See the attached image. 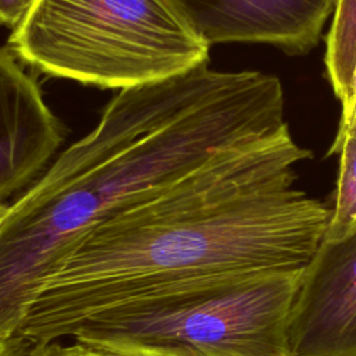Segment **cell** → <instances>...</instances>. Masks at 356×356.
Returning a JSON list of instances; mask_svg holds the SVG:
<instances>
[{"label":"cell","instance_id":"8fae6325","mask_svg":"<svg viewBox=\"0 0 356 356\" xmlns=\"http://www.w3.org/2000/svg\"><path fill=\"white\" fill-rule=\"evenodd\" d=\"M35 0H0V25L14 29L29 11Z\"/></svg>","mask_w":356,"mask_h":356},{"label":"cell","instance_id":"3957f363","mask_svg":"<svg viewBox=\"0 0 356 356\" xmlns=\"http://www.w3.org/2000/svg\"><path fill=\"white\" fill-rule=\"evenodd\" d=\"M8 49L43 74L124 89L207 64L210 46L171 0H35Z\"/></svg>","mask_w":356,"mask_h":356},{"label":"cell","instance_id":"52a82bcc","mask_svg":"<svg viewBox=\"0 0 356 356\" xmlns=\"http://www.w3.org/2000/svg\"><path fill=\"white\" fill-rule=\"evenodd\" d=\"M64 136L38 83L0 47V206L46 170Z\"/></svg>","mask_w":356,"mask_h":356},{"label":"cell","instance_id":"30bf717a","mask_svg":"<svg viewBox=\"0 0 356 356\" xmlns=\"http://www.w3.org/2000/svg\"><path fill=\"white\" fill-rule=\"evenodd\" d=\"M13 356H71V345H64L61 341L32 342L14 338Z\"/></svg>","mask_w":356,"mask_h":356},{"label":"cell","instance_id":"9a60e30c","mask_svg":"<svg viewBox=\"0 0 356 356\" xmlns=\"http://www.w3.org/2000/svg\"><path fill=\"white\" fill-rule=\"evenodd\" d=\"M6 209H7V204H4V206H0V222H1V220H3V217H4V213H6Z\"/></svg>","mask_w":356,"mask_h":356},{"label":"cell","instance_id":"9c48e42d","mask_svg":"<svg viewBox=\"0 0 356 356\" xmlns=\"http://www.w3.org/2000/svg\"><path fill=\"white\" fill-rule=\"evenodd\" d=\"M339 156V170L334 204L323 241L337 242L356 229V140L343 138L332 140L327 156Z\"/></svg>","mask_w":356,"mask_h":356},{"label":"cell","instance_id":"8992f818","mask_svg":"<svg viewBox=\"0 0 356 356\" xmlns=\"http://www.w3.org/2000/svg\"><path fill=\"white\" fill-rule=\"evenodd\" d=\"M209 44L246 42L307 54L321 40L337 0H171Z\"/></svg>","mask_w":356,"mask_h":356},{"label":"cell","instance_id":"5b68a950","mask_svg":"<svg viewBox=\"0 0 356 356\" xmlns=\"http://www.w3.org/2000/svg\"><path fill=\"white\" fill-rule=\"evenodd\" d=\"M291 343L296 356H356V229L321 241L305 267Z\"/></svg>","mask_w":356,"mask_h":356},{"label":"cell","instance_id":"7c38bea8","mask_svg":"<svg viewBox=\"0 0 356 356\" xmlns=\"http://www.w3.org/2000/svg\"><path fill=\"white\" fill-rule=\"evenodd\" d=\"M71 356H143L132 352H124V350H114V349H106V348H97L81 342H75L71 345Z\"/></svg>","mask_w":356,"mask_h":356},{"label":"cell","instance_id":"6da1fadb","mask_svg":"<svg viewBox=\"0 0 356 356\" xmlns=\"http://www.w3.org/2000/svg\"><path fill=\"white\" fill-rule=\"evenodd\" d=\"M312 156L285 124L102 221L44 278L15 337L61 341L136 299L303 270L330 218L293 186V167Z\"/></svg>","mask_w":356,"mask_h":356},{"label":"cell","instance_id":"7a4b0ae2","mask_svg":"<svg viewBox=\"0 0 356 356\" xmlns=\"http://www.w3.org/2000/svg\"><path fill=\"white\" fill-rule=\"evenodd\" d=\"M277 76L207 64L120 89L97 125L61 152L0 222V342L13 339L44 278L93 227L172 185L216 153L275 132Z\"/></svg>","mask_w":356,"mask_h":356},{"label":"cell","instance_id":"277c9868","mask_svg":"<svg viewBox=\"0 0 356 356\" xmlns=\"http://www.w3.org/2000/svg\"><path fill=\"white\" fill-rule=\"evenodd\" d=\"M303 270L136 299L85 320L71 338L143 356H296L291 317Z\"/></svg>","mask_w":356,"mask_h":356},{"label":"cell","instance_id":"ba28073f","mask_svg":"<svg viewBox=\"0 0 356 356\" xmlns=\"http://www.w3.org/2000/svg\"><path fill=\"white\" fill-rule=\"evenodd\" d=\"M325 43L327 76L346 113L356 96V0L335 1Z\"/></svg>","mask_w":356,"mask_h":356},{"label":"cell","instance_id":"5bb4252c","mask_svg":"<svg viewBox=\"0 0 356 356\" xmlns=\"http://www.w3.org/2000/svg\"><path fill=\"white\" fill-rule=\"evenodd\" d=\"M14 352V341L10 339L7 342H0V356H13Z\"/></svg>","mask_w":356,"mask_h":356},{"label":"cell","instance_id":"4fadbf2b","mask_svg":"<svg viewBox=\"0 0 356 356\" xmlns=\"http://www.w3.org/2000/svg\"><path fill=\"white\" fill-rule=\"evenodd\" d=\"M343 138H352L356 140V96L350 108L341 114L338 132L334 140H341Z\"/></svg>","mask_w":356,"mask_h":356}]
</instances>
